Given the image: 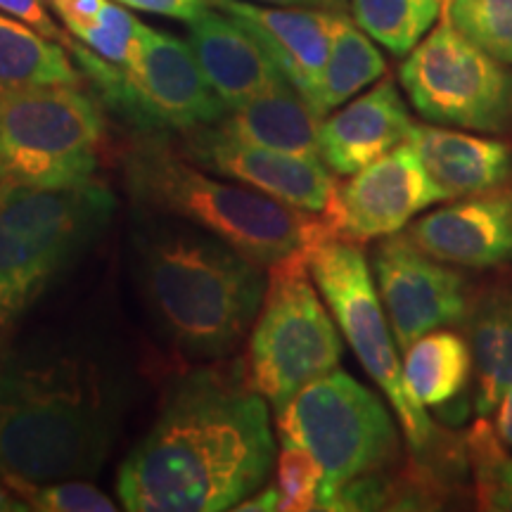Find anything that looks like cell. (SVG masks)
I'll list each match as a JSON object with an SVG mask.
<instances>
[{
	"mask_svg": "<svg viewBox=\"0 0 512 512\" xmlns=\"http://www.w3.org/2000/svg\"><path fill=\"white\" fill-rule=\"evenodd\" d=\"M275 444L268 401L240 368H202L166 394L150 432L117 475L131 512L233 510L271 477Z\"/></svg>",
	"mask_w": 512,
	"mask_h": 512,
	"instance_id": "cell-1",
	"label": "cell"
},
{
	"mask_svg": "<svg viewBox=\"0 0 512 512\" xmlns=\"http://www.w3.org/2000/svg\"><path fill=\"white\" fill-rule=\"evenodd\" d=\"M133 249L140 292L171 347L200 361L240 347L264 304L266 266L207 230L155 211L140 216Z\"/></svg>",
	"mask_w": 512,
	"mask_h": 512,
	"instance_id": "cell-2",
	"label": "cell"
},
{
	"mask_svg": "<svg viewBox=\"0 0 512 512\" xmlns=\"http://www.w3.org/2000/svg\"><path fill=\"white\" fill-rule=\"evenodd\" d=\"M119 408L83 354L12 358L0 351V477L46 484L98 475L119 430Z\"/></svg>",
	"mask_w": 512,
	"mask_h": 512,
	"instance_id": "cell-3",
	"label": "cell"
},
{
	"mask_svg": "<svg viewBox=\"0 0 512 512\" xmlns=\"http://www.w3.org/2000/svg\"><path fill=\"white\" fill-rule=\"evenodd\" d=\"M121 169L133 202L145 211L188 221L266 268L337 238L325 216L290 207L230 178L219 181L162 136L145 133L133 140Z\"/></svg>",
	"mask_w": 512,
	"mask_h": 512,
	"instance_id": "cell-4",
	"label": "cell"
},
{
	"mask_svg": "<svg viewBox=\"0 0 512 512\" xmlns=\"http://www.w3.org/2000/svg\"><path fill=\"white\" fill-rule=\"evenodd\" d=\"M117 209L105 183H0V349L64 273L102 238Z\"/></svg>",
	"mask_w": 512,
	"mask_h": 512,
	"instance_id": "cell-5",
	"label": "cell"
},
{
	"mask_svg": "<svg viewBox=\"0 0 512 512\" xmlns=\"http://www.w3.org/2000/svg\"><path fill=\"white\" fill-rule=\"evenodd\" d=\"M105 114L81 86L0 91V183L69 188L98 181Z\"/></svg>",
	"mask_w": 512,
	"mask_h": 512,
	"instance_id": "cell-6",
	"label": "cell"
},
{
	"mask_svg": "<svg viewBox=\"0 0 512 512\" xmlns=\"http://www.w3.org/2000/svg\"><path fill=\"white\" fill-rule=\"evenodd\" d=\"M313 285L309 254L268 268L266 297L240 366L249 387L264 396L275 413L342 361V337Z\"/></svg>",
	"mask_w": 512,
	"mask_h": 512,
	"instance_id": "cell-7",
	"label": "cell"
},
{
	"mask_svg": "<svg viewBox=\"0 0 512 512\" xmlns=\"http://www.w3.org/2000/svg\"><path fill=\"white\" fill-rule=\"evenodd\" d=\"M278 437L304 446L323 467L318 510L351 479L389 470L399 458V432L387 406L344 370L318 377L275 413Z\"/></svg>",
	"mask_w": 512,
	"mask_h": 512,
	"instance_id": "cell-8",
	"label": "cell"
},
{
	"mask_svg": "<svg viewBox=\"0 0 512 512\" xmlns=\"http://www.w3.org/2000/svg\"><path fill=\"white\" fill-rule=\"evenodd\" d=\"M105 105L145 131H181L214 126L228 114L192 53L190 43L140 22L136 46L124 67L102 60L81 43H69Z\"/></svg>",
	"mask_w": 512,
	"mask_h": 512,
	"instance_id": "cell-9",
	"label": "cell"
},
{
	"mask_svg": "<svg viewBox=\"0 0 512 512\" xmlns=\"http://www.w3.org/2000/svg\"><path fill=\"white\" fill-rule=\"evenodd\" d=\"M313 283L320 290L344 339L366 373L377 382L387 401L392 403L401 430L415 453L432 446L434 430L430 415L413 399L403 382V363L399 361L387 311L373 283L368 261L351 240L330 238L309 254Z\"/></svg>",
	"mask_w": 512,
	"mask_h": 512,
	"instance_id": "cell-10",
	"label": "cell"
},
{
	"mask_svg": "<svg viewBox=\"0 0 512 512\" xmlns=\"http://www.w3.org/2000/svg\"><path fill=\"white\" fill-rule=\"evenodd\" d=\"M399 81L420 117L432 124L482 133L512 126V72L444 15L408 53Z\"/></svg>",
	"mask_w": 512,
	"mask_h": 512,
	"instance_id": "cell-11",
	"label": "cell"
},
{
	"mask_svg": "<svg viewBox=\"0 0 512 512\" xmlns=\"http://www.w3.org/2000/svg\"><path fill=\"white\" fill-rule=\"evenodd\" d=\"M373 271L399 351H406L427 332L467 318L463 275L420 249L408 233L380 238L373 249Z\"/></svg>",
	"mask_w": 512,
	"mask_h": 512,
	"instance_id": "cell-12",
	"label": "cell"
},
{
	"mask_svg": "<svg viewBox=\"0 0 512 512\" xmlns=\"http://www.w3.org/2000/svg\"><path fill=\"white\" fill-rule=\"evenodd\" d=\"M444 200V190L427 174L418 152L403 143L339 185L325 219L337 238L366 242L401 233L420 211Z\"/></svg>",
	"mask_w": 512,
	"mask_h": 512,
	"instance_id": "cell-13",
	"label": "cell"
},
{
	"mask_svg": "<svg viewBox=\"0 0 512 512\" xmlns=\"http://www.w3.org/2000/svg\"><path fill=\"white\" fill-rule=\"evenodd\" d=\"M181 150L211 174L238 181L290 207L328 216L335 204L339 185L320 157L240 143L214 126L185 133Z\"/></svg>",
	"mask_w": 512,
	"mask_h": 512,
	"instance_id": "cell-14",
	"label": "cell"
},
{
	"mask_svg": "<svg viewBox=\"0 0 512 512\" xmlns=\"http://www.w3.org/2000/svg\"><path fill=\"white\" fill-rule=\"evenodd\" d=\"M408 238L444 264L494 268L512 261V188L458 197L408 226Z\"/></svg>",
	"mask_w": 512,
	"mask_h": 512,
	"instance_id": "cell-15",
	"label": "cell"
},
{
	"mask_svg": "<svg viewBox=\"0 0 512 512\" xmlns=\"http://www.w3.org/2000/svg\"><path fill=\"white\" fill-rule=\"evenodd\" d=\"M209 3L238 19L278 64L285 79L306 100L311 98L328 60L339 17L347 12L278 8L254 0H209Z\"/></svg>",
	"mask_w": 512,
	"mask_h": 512,
	"instance_id": "cell-16",
	"label": "cell"
},
{
	"mask_svg": "<svg viewBox=\"0 0 512 512\" xmlns=\"http://www.w3.org/2000/svg\"><path fill=\"white\" fill-rule=\"evenodd\" d=\"M415 121L392 79L339 107L320 121V159L337 176H354L363 166L408 143Z\"/></svg>",
	"mask_w": 512,
	"mask_h": 512,
	"instance_id": "cell-17",
	"label": "cell"
},
{
	"mask_svg": "<svg viewBox=\"0 0 512 512\" xmlns=\"http://www.w3.org/2000/svg\"><path fill=\"white\" fill-rule=\"evenodd\" d=\"M188 43L200 62L204 79L228 110L245 105L285 81L261 43L235 17L214 5L188 22Z\"/></svg>",
	"mask_w": 512,
	"mask_h": 512,
	"instance_id": "cell-18",
	"label": "cell"
},
{
	"mask_svg": "<svg viewBox=\"0 0 512 512\" xmlns=\"http://www.w3.org/2000/svg\"><path fill=\"white\" fill-rule=\"evenodd\" d=\"M408 145L446 200L503 188L512 178V147L501 140L415 124Z\"/></svg>",
	"mask_w": 512,
	"mask_h": 512,
	"instance_id": "cell-19",
	"label": "cell"
},
{
	"mask_svg": "<svg viewBox=\"0 0 512 512\" xmlns=\"http://www.w3.org/2000/svg\"><path fill=\"white\" fill-rule=\"evenodd\" d=\"M320 121L323 119L313 112L309 100L285 79L245 105L228 110L226 117L214 124V128L223 136L247 145L320 157Z\"/></svg>",
	"mask_w": 512,
	"mask_h": 512,
	"instance_id": "cell-20",
	"label": "cell"
},
{
	"mask_svg": "<svg viewBox=\"0 0 512 512\" xmlns=\"http://www.w3.org/2000/svg\"><path fill=\"white\" fill-rule=\"evenodd\" d=\"M472 370V351L456 332H427L403 351V382L422 408H444L456 401Z\"/></svg>",
	"mask_w": 512,
	"mask_h": 512,
	"instance_id": "cell-21",
	"label": "cell"
},
{
	"mask_svg": "<svg viewBox=\"0 0 512 512\" xmlns=\"http://www.w3.org/2000/svg\"><path fill=\"white\" fill-rule=\"evenodd\" d=\"M470 351L477 377L475 411L491 418L498 403L512 389V297L491 294L470 323Z\"/></svg>",
	"mask_w": 512,
	"mask_h": 512,
	"instance_id": "cell-22",
	"label": "cell"
},
{
	"mask_svg": "<svg viewBox=\"0 0 512 512\" xmlns=\"http://www.w3.org/2000/svg\"><path fill=\"white\" fill-rule=\"evenodd\" d=\"M384 72H387V62L375 48L373 38L349 15H342L309 105L320 119H325L384 76Z\"/></svg>",
	"mask_w": 512,
	"mask_h": 512,
	"instance_id": "cell-23",
	"label": "cell"
},
{
	"mask_svg": "<svg viewBox=\"0 0 512 512\" xmlns=\"http://www.w3.org/2000/svg\"><path fill=\"white\" fill-rule=\"evenodd\" d=\"M64 48L29 24L0 12V91L50 83L83 86V76Z\"/></svg>",
	"mask_w": 512,
	"mask_h": 512,
	"instance_id": "cell-24",
	"label": "cell"
},
{
	"mask_svg": "<svg viewBox=\"0 0 512 512\" xmlns=\"http://www.w3.org/2000/svg\"><path fill=\"white\" fill-rule=\"evenodd\" d=\"M354 22L392 55H408L430 34L444 0H349Z\"/></svg>",
	"mask_w": 512,
	"mask_h": 512,
	"instance_id": "cell-25",
	"label": "cell"
},
{
	"mask_svg": "<svg viewBox=\"0 0 512 512\" xmlns=\"http://www.w3.org/2000/svg\"><path fill=\"white\" fill-rule=\"evenodd\" d=\"M465 446L479 510L512 512V456L486 418L472 425Z\"/></svg>",
	"mask_w": 512,
	"mask_h": 512,
	"instance_id": "cell-26",
	"label": "cell"
},
{
	"mask_svg": "<svg viewBox=\"0 0 512 512\" xmlns=\"http://www.w3.org/2000/svg\"><path fill=\"white\" fill-rule=\"evenodd\" d=\"M448 22L503 64H512V0H444Z\"/></svg>",
	"mask_w": 512,
	"mask_h": 512,
	"instance_id": "cell-27",
	"label": "cell"
},
{
	"mask_svg": "<svg viewBox=\"0 0 512 512\" xmlns=\"http://www.w3.org/2000/svg\"><path fill=\"white\" fill-rule=\"evenodd\" d=\"M278 479L275 489L280 496V510L309 512L318 510V491L323 484V467L304 446L280 439Z\"/></svg>",
	"mask_w": 512,
	"mask_h": 512,
	"instance_id": "cell-28",
	"label": "cell"
},
{
	"mask_svg": "<svg viewBox=\"0 0 512 512\" xmlns=\"http://www.w3.org/2000/svg\"><path fill=\"white\" fill-rule=\"evenodd\" d=\"M38 512H114L117 505L88 479H60L46 484H8Z\"/></svg>",
	"mask_w": 512,
	"mask_h": 512,
	"instance_id": "cell-29",
	"label": "cell"
},
{
	"mask_svg": "<svg viewBox=\"0 0 512 512\" xmlns=\"http://www.w3.org/2000/svg\"><path fill=\"white\" fill-rule=\"evenodd\" d=\"M48 5L50 0H0V12L29 24L31 29H36L38 34L50 38V41L69 46V43H72V36H67L60 29V24H57L53 15H50Z\"/></svg>",
	"mask_w": 512,
	"mask_h": 512,
	"instance_id": "cell-30",
	"label": "cell"
},
{
	"mask_svg": "<svg viewBox=\"0 0 512 512\" xmlns=\"http://www.w3.org/2000/svg\"><path fill=\"white\" fill-rule=\"evenodd\" d=\"M117 3L126 5L128 10L181 19V22H190V19H195L204 10L211 8L209 0H117Z\"/></svg>",
	"mask_w": 512,
	"mask_h": 512,
	"instance_id": "cell-31",
	"label": "cell"
},
{
	"mask_svg": "<svg viewBox=\"0 0 512 512\" xmlns=\"http://www.w3.org/2000/svg\"><path fill=\"white\" fill-rule=\"evenodd\" d=\"M233 510H242V512H273V510H280V496H278V489L273 486H264V489H259L256 494H252L245 501L235 505Z\"/></svg>",
	"mask_w": 512,
	"mask_h": 512,
	"instance_id": "cell-32",
	"label": "cell"
},
{
	"mask_svg": "<svg viewBox=\"0 0 512 512\" xmlns=\"http://www.w3.org/2000/svg\"><path fill=\"white\" fill-rule=\"evenodd\" d=\"M261 5H278V8H311L325 12H347L349 15V0H254Z\"/></svg>",
	"mask_w": 512,
	"mask_h": 512,
	"instance_id": "cell-33",
	"label": "cell"
},
{
	"mask_svg": "<svg viewBox=\"0 0 512 512\" xmlns=\"http://www.w3.org/2000/svg\"><path fill=\"white\" fill-rule=\"evenodd\" d=\"M496 432L503 439V444L512 448V389L503 396V401L496 408Z\"/></svg>",
	"mask_w": 512,
	"mask_h": 512,
	"instance_id": "cell-34",
	"label": "cell"
},
{
	"mask_svg": "<svg viewBox=\"0 0 512 512\" xmlns=\"http://www.w3.org/2000/svg\"><path fill=\"white\" fill-rule=\"evenodd\" d=\"M5 482V479H3ZM0 482V512H27L31 510L27 503L22 501L17 494H12V489H5V484Z\"/></svg>",
	"mask_w": 512,
	"mask_h": 512,
	"instance_id": "cell-35",
	"label": "cell"
}]
</instances>
